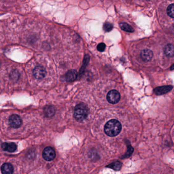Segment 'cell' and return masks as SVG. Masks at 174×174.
<instances>
[{
  "instance_id": "1",
  "label": "cell",
  "mask_w": 174,
  "mask_h": 174,
  "mask_svg": "<svg viewBox=\"0 0 174 174\" xmlns=\"http://www.w3.org/2000/svg\"><path fill=\"white\" fill-rule=\"evenodd\" d=\"M121 130V124L117 120H111L104 126V132L109 136L113 137L119 134Z\"/></svg>"
},
{
  "instance_id": "2",
  "label": "cell",
  "mask_w": 174,
  "mask_h": 174,
  "mask_svg": "<svg viewBox=\"0 0 174 174\" xmlns=\"http://www.w3.org/2000/svg\"><path fill=\"white\" fill-rule=\"evenodd\" d=\"M88 108L83 103L78 104L75 107L74 116L75 119L79 121H82L87 118L88 116Z\"/></svg>"
},
{
  "instance_id": "3",
  "label": "cell",
  "mask_w": 174,
  "mask_h": 174,
  "mask_svg": "<svg viewBox=\"0 0 174 174\" xmlns=\"http://www.w3.org/2000/svg\"><path fill=\"white\" fill-rule=\"evenodd\" d=\"M120 98V94L118 91L116 90H111L107 94V101L111 104H116L119 102Z\"/></svg>"
},
{
  "instance_id": "4",
  "label": "cell",
  "mask_w": 174,
  "mask_h": 174,
  "mask_svg": "<svg viewBox=\"0 0 174 174\" xmlns=\"http://www.w3.org/2000/svg\"><path fill=\"white\" fill-rule=\"evenodd\" d=\"M43 157L47 161H51L56 156L55 152L53 148L48 146L43 151Z\"/></svg>"
},
{
  "instance_id": "5",
  "label": "cell",
  "mask_w": 174,
  "mask_h": 174,
  "mask_svg": "<svg viewBox=\"0 0 174 174\" xmlns=\"http://www.w3.org/2000/svg\"><path fill=\"white\" fill-rule=\"evenodd\" d=\"M9 123L11 127L18 128L22 125V120L18 115L13 114L9 117Z\"/></svg>"
},
{
  "instance_id": "6",
  "label": "cell",
  "mask_w": 174,
  "mask_h": 174,
  "mask_svg": "<svg viewBox=\"0 0 174 174\" xmlns=\"http://www.w3.org/2000/svg\"><path fill=\"white\" fill-rule=\"evenodd\" d=\"M33 74L35 78L41 79L45 76L46 70L43 66H37L34 69Z\"/></svg>"
},
{
  "instance_id": "7",
  "label": "cell",
  "mask_w": 174,
  "mask_h": 174,
  "mask_svg": "<svg viewBox=\"0 0 174 174\" xmlns=\"http://www.w3.org/2000/svg\"><path fill=\"white\" fill-rule=\"evenodd\" d=\"M172 89H173V86L168 85V86H163V87H156L154 90V91L157 95H162L167 94Z\"/></svg>"
},
{
  "instance_id": "8",
  "label": "cell",
  "mask_w": 174,
  "mask_h": 174,
  "mask_svg": "<svg viewBox=\"0 0 174 174\" xmlns=\"http://www.w3.org/2000/svg\"><path fill=\"white\" fill-rule=\"evenodd\" d=\"M141 57L143 62H149L152 59L153 53L150 50L145 49L142 50L141 52Z\"/></svg>"
},
{
  "instance_id": "9",
  "label": "cell",
  "mask_w": 174,
  "mask_h": 174,
  "mask_svg": "<svg viewBox=\"0 0 174 174\" xmlns=\"http://www.w3.org/2000/svg\"><path fill=\"white\" fill-rule=\"evenodd\" d=\"M2 148L4 151H8L9 152H13L16 151L17 146L13 142H11V143L5 142L2 145Z\"/></svg>"
},
{
  "instance_id": "10",
  "label": "cell",
  "mask_w": 174,
  "mask_h": 174,
  "mask_svg": "<svg viewBox=\"0 0 174 174\" xmlns=\"http://www.w3.org/2000/svg\"><path fill=\"white\" fill-rule=\"evenodd\" d=\"M2 173L5 174H11L13 173V168L11 164L5 163L1 167Z\"/></svg>"
},
{
  "instance_id": "11",
  "label": "cell",
  "mask_w": 174,
  "mask_h": 174,
  "mask_svg": "<svg viewBox=\"0 0 174 174\" xmlns=\"http://www.w3.org/2000/svg\"><path fill=\"white\" fill-rule=\"evenodd\" d=\"M77 77V72L76 70H69L67 72V73L66 74V80L69 82H71V81L75 80L76 79Z\"/></svg>"
},
{
  "instance_id": "12",
  "label": "cell",
  "mask_w": 174,
  "mask_h": 174,
  "mask_svg": "<svg viewBox=\"0 0 174 174\" xmlns=\"http://www.w3.org/2000/svg\"><path fill=\"white\" fill-rule=\"evenodd\" d=\"M55 110L53 106H48L44 109V113L47 117H52L55 114Z\"/></svg>"
},
{
  "instance_id": "13",
  "label": "cell",
  "mask_w": 174,
  "mask_h": 174,
  "mask_svg": "<svg viewBox=\"0 0 174 174\" xmlns=\"http://www.w3.org/2000/svg\"><path fill=\"white\" fill-rule=\"evenodd\" d=\"M174 46L173 45H168L164 48V54L168 57H173L174 54Z\"/></svg>"
},
{
  "instance_id": "14",
  "label": "cell",
  "mask_w": 174,
  "mask_h": 174,
  "mask_svg": "<svg viewBox=\"0 0 174 174\" xmlns=\"http://www.w3.org/2000/svg\"><path fill=\"white\" fill-rule=\"evenodd\" d=\"M120 28L124 31L128 32H133L134 30L130 25L126 23H121L120 24Z\"/></svg>"
},
{
  "instance_id": "15",
  "label": "cell",
  "mask_w": 174,
  "mask_h": 174,
  "mask_svg": "<svg viewBox=\"0 0 174 174\" xmlns=\"http://www.w3.org/2000/svg\"><path fill=\"white\" fill-rule=\"evenodd\" d=\"M107 168H112L115 171H119L121 167V163L120 161H116L114 163H111L109 165H107Z\"/></svg>"
},
{
  "instance_id": "16",
  "label": "cell",
  "mask_w": 174,
  "mask_h": 174,
  "mask_svg": "<svg viewBox=\"0 0 174 174\" xmlns=\"http://www.w3.org/2000/svg\"><path fill=\"white\" fill-rule=\"evenodd\" d=\"M174 5L173 4L170 5L168 6V7L167 8V14L168 16L171 17V18H174Z\"/></svg>"
},
{
  "instance_id": "17",
  "label": "cell",
  "mask_w": 174,
  "mask_h": 174,
  "mask_svg": "<svg viewBox=\"0 0 174 174\" xmlns=\"http://www.w3.org/2000/svg\"><path fill=\"white\" fill-rule=\"evenodd\" d=\"M112 25L108 22H106L103 26V29L105 32H110L112 30Z\"/></svg>"
},
{
  "instance_id": "18",
  "label": "cell",
  "mask_w": 174,
  "mask_h": 174,
  "mask_svg": "<svg viewBox=\"0 0 174 174\" xmlns=\"http://www.w3.org/2000/svg\"><path fill=\"white\" fill-rule=\"evenodd\" d=\"M128 146V152L126 153V155H125L123 157V158H127L128 157L130 156L132 153H133V149L132 148L131 145H130V146L129 145Z\"/></svg>"
},
{
  "instance_id": "19",
  "label": "cell",
  "mask_w": 174,
  "mask_h": 174,
  "mask_svg": "<svg viewBox=\"0 0 174 174\" xmlns=\"http://www.w3.org/2000/svg\"><path fill=\"white\" fill-rule=\"evenodd\" d=\"M106 45L104 43H100L97 46V49L100 52H103L105 49Z\"/></svg>"
},
{
  "instance_id": "20",
  "label": "cell",
  "mask_w": 174,
  "mask_h": 174,
  "mask_svg": "<svg viewBox=\"0 0 174 174\" xmlns=\"http://www.w3.org/2000/svg\"><path fill=\"white\" fill-rule=\"evenodd\" d=\"M173 69H174V65H172L171 67V70H173Z\"/></svg>"
}]
</instances>
